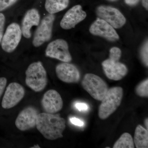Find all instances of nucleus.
<instances>
[{
  "mask_svg": "<svg viewBox=\"0 0 148 148\" xmlns=\"http://www.w3.org/2000/svg\"><path fill=\"white\" fill-rule=\"evenodd\" d=\"M25 89L19 84L12 82L8 85L2 101V106L9 109L16 106L24 98Z\"/></svg>",
  "mask_w": 148,
  "mask_h": 148,
  "instance_id": "8",
  "label": "nucleus"
},
{
  "mask_svg": "<svg viewBox=\"0 0 148 148\" xmlns=\"http://www.w3.org/2000/svg\"><path fill=\"white\" fill-rule=\"evenodd\" d=\"M75 107L79 111H86L88 109V106L85 103H76L75 104Z\"/></svg>",
  "mask_w": 148,
  "mask_h": 148,
  "instance_id": "27",
  "label": "nucleus"
},
{
  "mask_svg": "<svg viewBox=\"0 0 148 148\" xmlns=\"http://www.w3.org/2000/svg\"><path fill=\"white\" fill-rule=\"evenodd\" d=\"M5 17L3 14L0 13V44L3 36L4 28L5 23Z\"/></svg>",
  "mask_w": 148,
  "mask_h": 148,
  "instance_id": "24",
  "label": "nucleus"
},
{
  "mask_svg": "<svg viewBox=\"0 0 148 148\" xmlns=\"http://www.w3.org/2000/svg\"><path fill=\"white\" fill-rule=\"evenodd\" d=\"M123 95V89L121 87L116 86L109 88L101 101L98 110L99 118L106 119L114 113L120 106Z\"/></svg>",
  "mask_w": 148,
  "mask_h": 148,
  "instance_id": "2",
  "label": "nucleus"
},
{
  "mask_svg": "<svg viewBox=\"0 0 148 148\" xmlns=\"http://www.w3.org/2000/svg\"><path fill=\"white\" fill-rule=\"evenodd\" d=\"M56 75L59 79L67 83H76L79 82L80 75L78 69L73 64L64 62L56 68Z\"/></svg>",
  "mask_w": 148,
  "mask_h": 148,
  "instance_id": "13",
  "label": "nucleus"
},
{
  "mask_svg": "<svg viewBox=\"0 0 148 148\" xmlns=\"http://www.w3.org/2000/svg\"><path fill=\"white\" fill-rule=\"evenodd\" d=\"M143 5L145 8L148 10V0H143Z\"/></svg>",
  "mask_w": 148,
  "mask_h": 148,
  "instance_id": "29",
  "label": "nucleus"
},
{
  "mask_svg": "<svg viewBox=\"0 0 148 148\" xmlns=\"http://www.w3.org/2000/svg\"><path fill=\"white\" fill-rule=\"evenodd\" d=\"M41 105L46 113L56 114L62 110L63 101L56 90L51 89L46 92L43 96Z\"/></svg>",
  "mask_w": 148,
  "mask_h": 148,
  "instance_id": "12",
  "label": "nucleus"
},
{
  "mask_svg": "<svg viewBox=\"0 0 148 148\" xmlns=\"http://www.w3.org/2000/svg\"><path fill=\"white\" fill-rule=\"evenodd\" d=\"M96 13L99 18L103 19L114 28L119 29L123 26L126 19L118 10L108 6L98 7Z\"/></svg>",
  "mask_w": 148,
  "mask_h": 148,
  "instance_id": "7",
  "label": "nucleus"
},
{
  "mask_svg": "<svg viewBox=\"0 0 148 148\" xmlns=\"http://www.w3.org/2000/svg\"><path fill=\"white\" fill-rule=\"evenodd\" d=\"M7 80L5 77H0V98L2 95L3 92L6 86Z\"/></svg>",
  "mask_w": 148,
  "mask_h": 148,
  "instance_id": "25",
  "label": "nucleus"
},
{
  "mask_svg": "<svg viewBox=\"0 0 148 148\" xmlns=\"http://www.w3.org/2000/svg\"><path fill=\"white\" fill-rule=\"evenodd\" d=\"M86 16V14L82 10L80 5L73 7L67 12L60 22V26L63 29H71L79 23L83 21Z\"/></svg>",
  "mask_w": 148,
  "mask_h": 148,
  "instance_id": "15",
  "label": "nucleus"
},
{
  "mask_svg": "<svg viewBox=\"0 0 148 148\" xmlns=\"http://www.w3.org/2000/svg\"><path fill=\"white\" fill-rule=\"evenodd\" d=\"M25 82L28 87L36 92L42 91L47 84V74L41 62L30 64L26 71Z\"/></svg>",
  "mask_w": 148,
  "mask_h": 148,
  "instance_id": "3",
  "label": "nucleus"
},
{
  "mask_svg": "<svg viewBox=\"0 0 148 148\" xmlns=\"http://www.w3.org/2000/svg\"><path fill=\"white\" fill-rule=\"evenodd\" d=\"M102 65L104 73L109 79L120 80L127 75V67L119 61L109 58L103 61Z\"/></svg>",
  "mask_w": 148,
  "mask_h": 148,
  "instance_id": "11",
  "label": "nucleus"
},
{
  "mask_svg": "<svg viewBox=\"0 0 148 148\" xmlns=\"http://www.w3.org/2000/svg\"><path fill=\"white\" fill-rule=\"evenodd\" d=\"M18 0H0V12L13 5Z\"/></svg>",
  "mask_w": 148,
  "mask_h": 148,
  "instance_id": "22",
  "label": "nucleus"
},
{
  "mask_svg": "<svg viewBox=\"0 0 148 148\" xmlns=\"http://www.w3.org/2000/svg\"><path fill=\"white\" fill-rule=\"evenodd\" d=\"M36 126L43 137L48 140H55L63 137L66 121L59 114L39 113Z\"/></svg>",
  "mask_w": 148,
  "mask_h": 148,
  "instance_id": "1",
  "label": "nucleus"
},
{
  "mask_svg": "<svg viewBox=\"0 0 148 148\" xmlns=\"http://www.w3.org/2000/svg\"><path fill=\"white\" fill-rule=\"evenodd\" d=\"M70 121L72 124L77 125V126L82 127L84 125V123L83 121L76 117L71 118L70 119Z\"/></svg>",
  "mask_w": 148,
  "mask_h": 148,
  "instance_id": "26",
  "label": "nucleus"
},
{
  "mask_svg": "<svg viewBox=\"0 0 148 148\" xmlns=\"http://www.w3.org/2000/svg\"><path fill=\"white\" fill-rule=\"evenodd\" d=\"M139 0H125V3L130 5H133L136 4Z\"/></svg>",
  "mask_w": 148,
  "mask_h": 148,
  "instance_id": "28",
  "label": "nucleus"
},
{
  "mask_svg": "<svg viewBox=\"0 0 148 148\" xmlns=\"http://www.w3.org/2000/svg\"><path fill=\"white\" fill-rule=\"evenodd\" d=\"M134 144L137 148L148 147V130L142 125H138L135 129L134 137Z\"/></svg>",
  "mask_w": 148,
  "mask_h": 148,
  "instance_id": "17",
  "label": "nucleus"
},
{
  "mask_svg": "<svg viewBox=\"0 0 148 148\" xmlns=\"http://www.w3.org/2000/svg\"><path fill=\"white\" fill-rule=\"evenodd\" d=\"M69 0H46L45 8L49 14H54L68 7Z\"/></svg>",
  "mask_w": 148,
  "mask_h": 148,
  "instance_id": "18",
  "label": "nucleus"
},
{
  "mask_svg": "<svg viewBox=\"0 0 148 148\" xmlns=\"http://www.w3.org/2000/svg\"><path fill=\"white\" fill-rule=\"evenodd\" d=\"M114 148H134L135 144L132 136L127 132L121 135L114 145Z\"/></svg>",
  "mask_w": 148,
  "mask_h": 148,
  "instance_id": "19",
  "label": "nucleus"
},
{
  "mask_svg": "<svg viewBox=\"0 0 148 148\" xmlns=\"http://www.w3.org/2000/svg\"><path fill=\"white\" fill-rule=\"evenodd\" d=\"M145 125L146 128H147V130H148V118H147V119H146L145 120Z\"/></svg>",
  "mask_w": 148,
  "mask_h": 148,
  "instance_id": "30",
  "label": "nucleus"
},
{
  "mask_svg": "<svg viewBox=\"0 0 148 148\" xmlns=\"http://www.w3.org/2000/svg\"><path fill=\"white\" fill-rule=\"evenodd\" d=\"M136 94L141 97H148V79L143 81L137 86L135 89Z\"/></svg>",
  "mask_w": 148,
  "mask_h": 148,
  "instance_id": "20",
  "label": "nucleus"
},
{
  "mask_svg": "<svg viewBox=\"0 0 148 148\" xmlns=\"http://www.w3.org/2000/svg\"><path fill=\"white\" fill-rule=\"evenodd\" d=\"M40 21V15L37 10L32 9L28 10L22 20L21 32L23 36L30 38L32 36L31 29L33 26H38Z\"/></svg>",
  "mask_w": 148,
  "mask_h": 148,
  "instance_id": "16",
  "label": "nucleus"
},
{
  "mask_svg": "<svg viewBox=\"0 0 148 148\" xmlns=\"http://www.w3.org/2000/svg\"><path fill=\"white\" fill-rule=\"evenodd\" d=\"M148 41H147L143 47L141 51L142 60L146 66H148Z\"/></svg>",
  "mask_w": 148,
  "mask_h": 148,
  "instance_id": "23",
  "label": "nucleus"
},
{
  "mask_svg": "<svg viewBox=\"0 0 148 148\" xmlns=\"http://www.w3.org/2000/svg\"><path fill=\"white\" fill-rule=\"evenodd\" d=\"M32 148H40V146H39L38 145H36L34 146V147H32Z\"/></svg>",
  "mask_w": 148,
  "mask_h": 148,
  "instance_id": "31",
  "label": "nucleus"
},
{
  "mask_svg": "<svg viewBox=\"0 0 148 148\" xmlns=\"http://www.w3.org/2000/svg\"><path fill=\"white\" fill-rule=\"evenodd\" d=\"M89 31L92 35L100 36L112 41L119 39V36L113 27L106 21L99 18L91 25Z\"/></svg>",
  "mask_w": 148,
  "mask_h": 148,
  "instance_id": "14",
  "label": "nucleus"
},
{
  "mask_svg": "<svg viewBox=\"0 0 148 148\" xmlns=\"http://www.w3.org/2000/svg\"><path fill=\"white\" fill-rule=\"evenodd\" d=\"M21 35L22 32L18 24L13 23L9 25L1 42L3 50L8 53L13 52L21 40Z\"/></svg>",
  "mask_w": 148,
  "mask_h": 148,
  "instance_id": "6",
  "label": "nucleus"
},
{
  "mask_svg": "<svg viewBox=\"0 0 148 148\" xmlns=\"http://www.w3.org/2000/svg\"><path fill=\"white\" fill-rule=\"evenodd\" d=\"M45 54L48 57L56 58L64 62H70L72 60L68 43L64 40H55L49 44L46 49Z\"/></svg>",
  "mask_w": 148,
  "mask_h": 148,
  "instance_id": "9",
  "label": "nucleus"
},
{
  "mask_svg": "<svg viewBox=\"0 0 148 148\" xmlns=\"http://www.w3.org/2000/svg\"><path fill=\"white\" fill-rule=\"evenodd\" d=\"M38 111L34 107L29 106L19 113L15 121L16 127L22 131H26L36 126Z\"/></svg>",
  "mask_w": 148,
  "mask_h": 148,
  "instance_id": "10",
  "label": "nucleus"
},
{
  "mask_svg": "<svg viewBox=\"0 0 148 148\" xmlns=\"http://www.w3.org/2000/svg\"><path fill=\"white\" fill-rule=\"evenodd\" d=\"M83 88L95 100L102 101L108 90V85L100 77L86 74L82 82Z\"/></svg>",
  "mask_w": 148,
  "mask_h": 148,
  "instance_id": "4",
  "label": "nucleus"
},
{
  "mask_svg": "<svg viewBox=\"0 0 148 148\" xmlns=\"http://www.w3.org/2000/svg\"><path fill=\"white\" fill-rule=\"evenodd\" d=\"M121 50L119 48L114 47L110 50V58L119 61L121 57Z\"/></svg>",
  "mask_w": 148,
  "mask_h": 148,
  "instance_id": "21",
  "label": "nucleus"
},
{
  "mask_svg": "<svg viewBox=\"0 0 148 148\" xmlns=\"http://www.w3.org/2000/svg\"><path fill=\"white\" fill-rule=\"evenodd\" d=\"M109 1H116V0H109Z\"/></svg>",
  "mask_w": 148,
  "mask_h": 148,
  "instance_id": "32",
  "label": "nucleus"
},
{
  "mask_svg": "<svg viewBox=\"0 0 148 148\" xmlns=\"http://www.w3.org/2000/svg\"><path fill=\"white\" fill-rule=\"evenodd\" d=\"M54 19L55 16L49 14L41 21L35 32L33 39V44L35 47H38L51 39Z\"/></svg>",
  "mask_w": 148,
  "mask_h": 148,
  "instance_id": "5",
  "label": "nucleus"
}]
</instances>
